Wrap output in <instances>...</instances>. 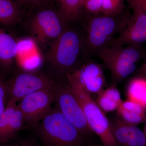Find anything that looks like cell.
I'll return each mask as SVG.
<instances>
[{"label": "cell", "mask_w": 146, "mask_h": 146, "mask_svg": "<svg viewBox=\"0 0 146 146\" xmlns=\"http://www.w3.org/2000/svg\"><path fill=\"white\" fill-rule=\"evenodd\" d=\"M132 13L126 9L115 16L86 12L85 24V52L86 60L97 56L98 52L110 45L130 23Z\"/></svg>", "instance_id": "obj_1"}, {"label": "cell", "mask_w": 146, "mask_h": 146, "mask_svg": "<svg viewBox=\"0 0 146 146\" xmlns=\"http://www.w3.org/2000/svg\"><path fill=\"white\" fill-rule=\"evenodd\" d=\"M86 60L85 52L84 32L67 27L54 39L48 52V60L55 72L58 79L65 78L69 73Z\"/></svg>", "instance_id": "obj_2"}, {"label": "cell", "mask_w": 146, "mask_h": 146, "mask_svg": "<svg viewBox=\"0 0 146 146\" xmlns=\"http://www.w3.org/2000/svg\"><path fill=\"white\" fill-rule=\"evenodd\" d=\"M29 130L42 146H85L89 143L55 107Z\"/></svg>", "instance_id": "obj_3"}, {"label": "cell", "mask_w": 146, "mask_h": 146, "mask_svg": "<svg viewBox=\"0 0 146 146\" xmlns=\"http://www.w3.org/2000/svg\"><path fill=\"white\" fill-rule=\"evenodd\" d=\"M146 56L142 44L110 45L97 56L110 72L112 83L115 85L135 72L139 61Z\"/></svg>", "instance_id": "obj_4"}, {"label": "cell", "mask_w": 146, "mask_h": 146, "mask_svg": "<svg viewBox=\"0 0 146 146\" xmlns=\"http://www.w3.org/2000/svg\"><path fill=\"white\" fill-rule=\"evenodd\" d=\"M54 92L56 108L74 125L89 143L94 133L89 127L76 96L66 78L58 79Z\"/></svg>", "instance_id": "obj_5"}, {"label": "cell", "mask_w": 146, "mask_h": 146, "mask_svg": "<svg viewBox=\"0 0 146 146\" xmlns=\"http://www.w3.org/2000/svg\"><path fill=\"white\" fill-rule=\"evenodd\" d=\"M68 82L80 103L89 127L99 137L102 144L104 146H119L111 130L110 121L96 102L77 84Z\"/></svg>", "instance_id": "obj_6"}, {"label": "cell", "mask_w": 146, "mask_h": 146, "mask_svg": "<svg viewBox=\"0 0 146 146\" xmlns=\"http://www.w3.org/2000/svg\"><path fill=\"white\" fill-rule=\"evenodd\" d=\"M58 80L42 73L18 71L6 80L8 102L18 103L26 96L36 91L54 89Z\"/></svg>", "instance_id": "obj_7"}, {"label": "cell", "mask_w": 146, "mask_h": 146, "mask_svg": "<svg viewBox=\"0 0 146 146\" xmlns=\"http://www.w3.org/2000/svg\"><path fill=\"white\" fill-rule=\"evenodd\" d=\"M37 7L31 23L32 32L38 42L43 44L56 39L67 27L60 12L50 5Z\"/></svg>", "instance_id": "obj_8"}, {"label": "cell", "mask_w": 146, "mask_h": 146, "mask_svg": "<svg viewBox=\"0 0 146 146\" xmlns=\"http://www.w3.org/2000/svg\"><path fill=\"white\" fill-rule=\"evenodd\" d=\"M54 89L40 90L29 94L18 103L22 112L27 129L37 125L54 104Z\"/></svg>", "instance_id": "obj_9"}, {"label": "cell", "mask_w": 146, "mask_h": 146, "mask_svg": "<svg viewBox=\"0 0 146 146\" xmlns=\"http://www.w3.org/2000/svg\"><path fill=\"white\" fill-rule=\"evenodd\" d=\"M66 78L90 95L100 94L106 82L103 66L92 59L82 63L67 74Z\"/></svg>", "instance_id": "obj_10"}, {"label": "cell", "mask_w": 146, "mask_h": 146, "mask_svg": "<svg viewBox=\"0 0 146 146\" xmlns=\"http://www.w3.org/2000/svg\"><path fill=\"white\" fill-rule=\"evenodd\" d=\"M132 10L130 23L110 45L142 44L146 42V13L135 0H125Z\"/></svg>", "instance_id": "obj_11"}, {"label": "cell", "mask_w": 146, "mask_h": 146, "mask_svg": "<svg viewBox=\"0 0 146 146\" xmlns=\"http://www.w3.org/2000/svg\"><path fill=\"white\" fill-rule=\"evenodd\" d=\"M110 123L119 146H146L144 131L137 126L129 124L119 117L110 121Z\"/></svg>", "instance_id": "obj_12"}, {"label": "cell", "mask_w": 146, "mask_h": 146, "mask_svg": "<svg viewBox=\"0 0 146 146\" xmlns=\"http://www.w3.org/2000/svg\"><path fill=\"white\" fill-rule=\"evenodd\" d=\"M17 107V103L9 102L5 110L0 115V146L11 141L20 133V124L12 117Z\"/></svg>", "instance_id": "obj_13"}, {"label": "cell", "mask_w": 146, "mask_h": 146, "mask_svg": "<svg viewBox=\"0 0 146 146\" xmlns=\"http://www.w3.org/2000/svg\"><path fill=\"white\" fill-rule=\"evenodd\" d=\"M146 107L133 101L122 102L117 110L119 117L131 125L138 126L145 121Z\"/></svg>", "instance_id": "obj_14"}, {"label": "cell", "mask_w": 146, "mask_h": 146, "mask_svg": "<svg viewBox=\"0 0 146 146\" xmlns=\"http://www.w3.org/2000/svg\"><path fill=\"white\" fill-rule=\"evenodd\" d=\"M18 44L11 35L0 29V68L10 69L18 53Z\"/></svg>", "instance_id": "obj_15"}, {"label": "cell", "mask_w": 146, "mask_h": 146, "mask_svg": "<svg viewBox=\"0 0 146 146\" xmlns=\"http://www.w3.org/2000/svg\"><path fill=\"white\" fill-rule=\"evenodd\" d=\"M85 0H63L59 4V12L66 24H70L84 18L86 11Z\"/></svg>", "instance_id": "obj_16"}, {"label": "cell", "mask_w": 146, "mask_h": 146, "mask_svg": "<svg viewBox=\"0 0 146 146\" xmlns=\"http://www.w3.org/2000/svg\"><path fill=\"white\" fill-rule=\"evenodd\" d=\"M122 102L119 91L115 84L104 89L97 95V104L103 112L117 110Z\"/></svg>", "instance_id": "obj_17"}, {"label": "cell", "mask_w": 146, "mask_h": 146, "mask_svg": "<svg viewBox=\"0 0 146 146\" xmlns=\"http://www.w3.org/2000/svg\"><path fill=\"white\" fill-rule=\"evenodd\" d=\"M23 8L14 0H0V24L10 25L21 18Z\"/></svg>", "instance_id": "obj_18"}, {"label": "cell", "mask_w": 146, "mask_h": 146, "mask_svg": "<svg viewBox=\"0 0 146 146\" xmlns=\"http://www.w3.org/2000/svg\"><path fill=\"white\" fill-rule=\"evenodd\" d=\"M128 96L129 100L146 107V78L138 76L132 80L129 86Z\"/></svg>", "instance_id": "obj_19"}, {"label": "cell", "mask_w": 146, "mask_h": 146, "mask_svg": "<svg viewBox=\"0 0 146 146\" xmlns=\"http://www.w3.org/2000/svg\"><path fill=\"white\" fill-rule=\"evenodd\" d=\"M125 0H104L101 13L106 16H115L124 12Z\"/></svg>", "instance_id": "obj_20"}, {"label": "cell", "mask_w": 146, "mask_h": 146, "mask_svg": "<svg viewBox=\"0 0 146 146\" xmlns=\"http://www.w3.org/2000/svg\"><path fill=\"white\" fill-rule=\"evenodd\" d=\"M0 146H42L33 137H20L19 134L12 140Z\"/></svg>", "instance_id": "obj_21"}, {"label": "cell", "mask_w": 146, "mask_h": 146, "mask_svg": "<svg viewBox=\"0 0 146 146\" xmlns=\"http://www.w3.org/2000/svg\"><path fill=\"white\" fill-rule=\"evenodd\" d=\"M8 102L7 84L5 77L0 72V115L5 110Z\"/></svg>", "instance_id": "obj_22"}, {"label": "cell", "mask_w": 146, "mask_h": 146, "mask_svg": "<svg viewBox=\"0 0 146 146\" xmlns=\"http://www.w3.org/2000/svg\"><path fill=\"white\" fill-rule=\"evenodd\" d=\"M104 0H85L84 8L87 13L92 14L101 13Z\"/></svg>", "instance_id": "obj_23"}, {"label": "cell", "mask_w": 146, "mask_h": 146, "mask_svg": "<svg viewBox=\"0 0 146 146\" xmlns=\"http://www.w3.org/2000/svg\"><path fill=\"white\" fill-rule=\"evenodd\" d=\"M22 8L30 7L36 8L51 3L53 0H14Z\"/></svg>", "instance_id": "obj_24"}, {"label": "cell", "mask_w": 146, "mask_h": 146, "mask_svg": "<svg viewBox=\"0 0 146 146\" xmlns=\"http://www.w3.org/2000/svg\"><path fill=\"white\" fill-rule=\"evenodd\" d=\"M136 71V74L138 77L146 78V60Z\"/></svg>", "instance_id": "obj_25"}, {"label": "cell", "mask_w": 146, "mask_h": 146, "mask_svg": "<svg viewBox=\"0 0 146 146\" xmlns=\"http://www.w3.org/2000/svg\"><path fill=\"white\" fill-rule=\"evenodd\" d=\"M146 13V0H135Z\"/></svg>", "instance_id": "obj_26"}, {"label": "cell", "mask_w": 146, "mask_h": 146, "mask_svg": "<svg viewBox=\"0 0 146 146\" xmlns=\"http://www.w3.org/2000/svg\"><path fill=\"white\" fill-rule=\"evenodd\" d=\"M144 133H145V136L146 139V119L145 120V128H144Z\"/></svg>", "instance_id": "obj_27"}, {"label": "cell", "mask_w": 146, "mask_h": 146, "mask_svg": "<svg viewBox=\"0 0 146 146\" xmlns=\"http://www.w3.org/2000/svg\"><path fill=\"white\" fill-rule=\"evenodd\" d=\"M54 1H56L59 3V4H60V3H61L62 1H63V0H54Z\"/></svg>", "instance_id": "obj_28"}]
</instances>
